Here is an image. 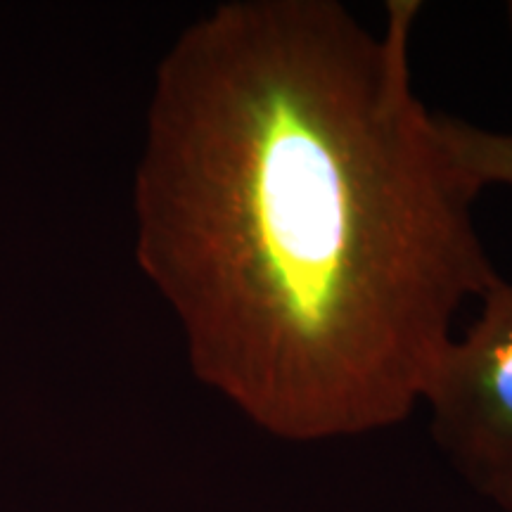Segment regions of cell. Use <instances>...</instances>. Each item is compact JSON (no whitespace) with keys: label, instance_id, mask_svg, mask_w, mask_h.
<instances>
[{"label":"cell","instance_id":"obj_1","mask_svg":"<svg viewBox=\"0 0 512 512\" xmlns=\"http://www.w3.org/2000/svg\"><path fill=\"white\" fill-rule=\"evenodd\" d=\"M422 5L380 31L335 0H233L157 72L138 259L192 370L285 441L358 437L422 403L496 273L479 185L413 91Z\"/></svg>","mask_w":512,"mask_h":512},{"label":"cell","instance_id":"obj_2","mask_svg":"<svg viewBox=\"0 0 512 512\" xmlns=\"http://www.w3.org/2000/svg\"><path fill=\"white\" fill-rule=\"evenodd\" d=\"M479 299L477 320L451 339L422 401L467 484L512 512V283L498 278Z\"/></svg>","mask_w":512,"mask_h":512},{"label":"cell","instance_id":"obj_3","mask_svg":"<svg viewBox=\"0 0 512 512\" xmlns=\"http://www.w3.org/2000/svg\"><path fill=\"white\" fill-rule=\"evenodd\" d=\"M439 126L453 157L479 188H512V133L489 131L453 117H439Z\"/></svg>","mask_w":512,"mask_h":512},{"label":"cell","instance_id":"obj_4","mask_svg":"<svg viewBox=\"0 0 512 512\" xmlns=\"http://www.w3.org/2000/svg\"><path fill=\"white\" fill-rule=\"evenodd\" d=\"M508 27H510V34H512V3L508 5Z\"/></svg>","mask_w":512,"mask_h":512}]
</instances>
